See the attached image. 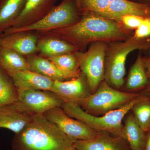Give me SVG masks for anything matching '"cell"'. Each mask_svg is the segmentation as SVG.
I'll use <instances>...</instances> for the list:
<instances>
[{
  "label": "cell",
  "instance_id": "cell-27",
  "mask_svg": "<svg viewBox=\"0 0 150 150\" xmlns=\"http://www.w3.org/2000/svg\"><path fill=\"white\" fill-rule=\"evenodd\" d=\"M145 18L134 15H127L122 17L120 21L128 29H136L139 26Z\"/></svg>",
  "mask_w": 150,
  "mask_h": 150
},
{
  "label": "cell",
  "instance_id": "cell-19",
  "mask_svg": "<svg viewBox=\"0 0 150 150\" xmlns=\"http://www.w3.org/2000/svg\"><path fill=\"white\" fill-rule=\"evenodd\" d=\"M38 50L47 58L62 54L73 53L76 48L65 40L55 37L45 38L38 40Z\"/></svg>",
  "mask_w": 150,
  "mask_h": 150
},
{
  "label": "cell",
  "instance_id": "cell-11",
  "mask_svg": "<svg viewBox=\"0 0 150 150\" xmlns=\"http://www.w3.org/2000/svg\"><path fill=\"white\" fill-rule=\"evenodd\" d=\"M51 92L64 103L77 104L91 93L86 80L82 74L70 81H54Z\"/></svg>",
  "mask_w": 150,
  "mask_h": 150
},
{
  "label": "cell",
  "instance_id": "cell-29",
  "mask_svg": "<svg viewBox=\"0 0 150 150\" xmlns=\"http://www.w3.org/2000/svg\"><path fill=\"white\" fill-rule=\"evenodd\" d=\"M148 133V134L147 135L146 142L144 150H150V130Z\"/></svg>",
  "mask_w": 150,
  "mask_h": 150
},
{
  "label": "cell",
  "instance_id": "cell-17",
  "mask_svg": "<svg viewBox=\"0 0 150 150\" xmlns=\"http://www.w3.org/2000/svg\"><path fill=\"white\" fill-rule=\"evenodd\" d=\"M26 60L30 70L53 81L73 79L47 58L32 55L27 57Z\"/></svg>",
  "mask_w": 150,
  "mask_h": 150
},
{
  "label": "cell",
  "instance_id": "cell-23",
  "mask_svg": "<svg viewBox=\"0 0 150 150\" xmlns=\"http://www.w3.org/2000/svg\"><path fill=\"white\" fill-rule=\"evenodd\" d=\"M47 59L73 79L81 74L79 60L72 53L62 54Z\"/></svg>",
  "mask_w": 150,
  "mask_h": 150
},
{
  "label": "cell",
  "instance_id": "cell-15",
  "mask_svg": "<svg viewBox=\"0 0 150 150\" xmlns=\"http://www.w3.org/2000/svg\"><path fill=\"white\" fill-rule=\"evenodd\" d=\"M10 76L17 89L26 88L51 91L54 81L30 70L19 71Z\"/></svg>",
  "mask_w": 150,
  "mask_h": 150
},
{
  "label": "cell",
  "instance_id": "cell-20",
  "mask_svg": "<svg viewBox=\"0 0 150 150\" xmlns=\"http://www.w3.org/2000/svg\"><path fill=\"white\" fill-rule=\"evenodd\" d=\"M26 0H0V34L11 27L24 7Z\"/></svg>",
  "mask_w": 150,
  "mask_h": 150
},
{
  "label": "cell",
  "instance_id": "cell-18",
  "mask_svg": "<svg viewBox=\"0 0 150 150\" xmlns=\"http://www.w3.org/2000/svg\"><path fill=\"white\" fill-rule=\"evenodd\" d=\"M146 133L137 124L133 114H128L124 121L121 137L126 140L131 150H144Z\"/></svg>",
  "mask_w": 150,
  "mask_h": 150
},
{
  "label": "cell",
  "instance_id": "cell-21",
  "mask_svg": "<svg viewBox=\"0 0 150 150\" xmlns=\"http://www.w3.org/2000/svg\"><path fill=\"white\" fill-rule=\"evenodd\" d=\"M13 50L0 46V67L10 76L19 71L29 69L26 59Z\"/></svg>",
  "mask_w": 150,
  "mask_h": 150
},
{
  "label": "cell",
  "instance_id": "cell-12",
  "mask_svg": "<svg viewBox=\"0 0 150 150\" xmlns=\"http://www.w3.org/2000/svg\"><path fill=\"white\" fill-rule=\"evenodd\" d=\"M58 0H26L24 7L11 27L27 26L42 18L48 13Z\"/></svg>",
  "mask_w": 150,
  "mask_h": 150
},
{
  "label": "cell",
  "instance_id": "cell-32",
  "mask_svg": "<svg viewBox=\"0 0 150 150\" xmlns=\"http://www.w3.org/2000/svg\"><path fill=\"white\" fill-rule=\"evenodd\" d=\"M141 3L146 4L150 5V0H140Z\"/></svg>",
  "mask_w": 150,
  "mask_h": 150
},
{
  "label": "cell",
  "instance_id": "cell-8",
  "mask_svg": "<svg viewBox=\"0 0 150 150\" xmlns=\"http://www.w3.org/2000/svg\"><path fill=\"white\" fill-rule=\"evenodd\" d=\"M107 43H93L78 60L80 69L86 80L91 93L95 92L100 84L104 80Z\"/></svg>",
  "mask_w": 150,
  "mask_h": 150
},
{
  "label": "cell",
  "instance_id": "cell-9",
  "mask_svg": "<svg viewBox=\"0 0 150 150\" xmlns=\"http://www.w3.org/2000/svg\"><path fill=\"white\" fill-rule=\"evenodd\" d=\"M18 98L13 104L18 110L33 116L55 107H62L63 101L53 92L30 89H17Z\"/></svg>",
  "mask_w": 150,
  "mask_h": 150
},
{
  "label": "cell",
  "instance_id": "cell-4",
  "mask_svg": "<svg viewBox=\"0 0 150 150\" xmlns=\"http://www.w3.org/2000/svg\"><path fill=\"white\" fill-rule=\"evenodd\" d=\"M111 43L106 51L104 80L112 87L118 89L124 83L127 56L135 50H147L150 47V39H137L132 36L123 42Z\"/></svg>",
  "mask_w": 150,
  "mask_h": 150
},
{
  "label": "cell",
  "instance_id": "cell-28",
  "mask_svg": "<svg viewBox=\"0 0 150 150\" xmlns=\"http://www.w3.org/2000/svg\"><path fill=\"white\" fill-rule=\"evenodd\" d=\"M145 70L150 82V56L142 57Z\"/></svg>",
  "mask_w": 150,
  "mask_h": 150
},
{
  "label": "cell",
  "instance_id": "cell-7",
  "mask_svg": "<svg viewBox=\"0 0 150 150\" xmlns=\"http://www.w3.org/2000/svg\"><path fill=\"white\" fill-rule=\"evenodd\" d=\"M78 9L75 0H64L36 22L19 28H9L2 34L28 32L32 30L44 32L69 26L79 21Z\"/></svg>",
  "mask_w": 150,
  "mask_h": 150
},
{
  "label": "cell",
  "instance_id": "cell-16",
  "mask_svg": "<svg viewBox=\"0 0 150 150\" xmlns=\"http://www.w3.org/2000/svg\"><path fill=\"white\" fill-rule=\"evenodd\" d=\"M33 116L18 110L13 103L0 107V128L17 134L27 126Z\"/></svg>",
  "mask_w": 150,
  "mask_h": 150
},
{
  "label": "cell",
  "instance_id": "cell-33",
  "mask_svg": "<svg viewBox=\"0 0 150 150\" xmlns=\"http://www.w3.org/2000/svg\"><path fill=\"white\" fill-rule=\"evenodd\" d=\"M145 52H146V54L147 56H150V47L149 49H147V50H146V51H144Z\"/></svg>",
  "mask_w": 150,
  "mask_h": 150
},
{
  "label": "cell",
  "instance_id": "cell-3",
  "mask_svg": "<svg viewBox=\"0 0 150 150\" xmlns=\"http://www.w3.org/2000/svg\"><path fill=\"white\" fill-rule=\"evenodd\" d=\"M149 98V95L143 93L120 108L98 116L86 112L74 103H64L62 108L70 117L82 121L92 129L98 131H105L113 136L121 137L123 118L135 104Z\"/></svg>",
  "mask_w": 150,
  "mask_h": 150
},
{
  "label": "cell",
  "instance_id": "cell-14",
  "mask_svg": "<svg viewBox=\"0 0 150 150\" xmlns=\"http://www.w3.org/2000/svg\"><path fill=\"white\" fill-rule=\"evenodd\" d=\"M38 37L27 32L0 34V46L13 50L22 56H30L38 51Z\"/></svg>",
  "mask_w": 150,
  "mask_h": 150
},
{
  "label": "cell",
  "instance_id": "cell-34",
  "mask_svg": "<svg viewBox=\"0 0 150 150\" xmlns=\"http://www.w3.org/2000/svg\"><path fill=\"white\" fill-rule=\"evenodd\" d=\"M67 150H77L73 146H72L71 147L69 148V149Z\"/></svg>",
  "mask_w": 150,
  "mask_h": 150
},
{
  "label": "cell",
  "instance_id": "cell-1",
  "mask_svg": "<svg viewBox=\"0 0 150 150\" xmlns=\"http://www.w3.org/2000/svg\"><path fill=\"white\" fill-rule=\"evenodd\" d=\"M69 42L76 49L90 43L126 40L129 33L117 21L96 15H87L69 26L43 32Z\"/></svg>",
  "mask_w": 150,
  "mask_h": 150
},
{
  "label": "cell",
  "instance_id": "cell-5",
  "mask_svg": "<svg viewBox=\"0 0 150 150\" xmlns=\"http://www.w3.org/2000/svg\"><path fill=\"white\" fill-rule=\"evenodd\" d=\"M142 93L120 91L103 80L95 92L90 94L78 104L88 113L101 116L120 108Z\"/></svg>",
  "mask_w": 150,
  "mask_h": 150
},
{
  "label": "cell",
  "instance_id": "cell-25",
  "mask_svg": "<svg viewBox=\"0 0 150 150\" xmlns=\"http://www.w3.org/2000/svg\"><path fill=\"white\" fill-rule=\"evenodd\" d=\"M131 110L137 124L148 133L150 130V98L135 104Z\"/></svg>",
  "mask_w": 150,
  "mask_h": 150
},
{
  "label": "cell",
  "instance_id": "cell-30",
  "mask_svg": "<svg viewBox=\"0 0 150 150\" xmlns=\"http://www.w3.org/2000/svg\"><path fill=\"white\" fill-rule=\"evenodd\" d=\"M144 92L147 94L148 95H149L150 97V82L149 84L146 87V89Z\"/></svg>",
  "mask_w": 150,
  "mask_h": 150
},
{
  "label": "cell",
  "instance_id": "cell-10",
  "mask_svg": "<svg viewBox=\"0 0 150 150\" xmlns=\"http://www.w3.org/2000/svg\"><path fill=\"white\" fill-rule=\"evenodd\" d=\"M43 115L65 134L76 140L91 139L99 132L82 121L70 117L60 106L53 108Z\"/></svg>",
  "mask_w": 150,
  "mask_h": 150
},
{
  "label": "cell",
  "instance_id": "cell-2",
  "mask_svg": "<svg viewBox=\"0 0 150 150\" xmlns=\"http://www.w3.org/2000/svg\"><path fill=\"white\" fill-rule=\"evenodd\" d=\"M76 140L65 134L42 114L33 116L23 130L15 134L12 150H67Z\"/></svg>",
  "mask_w": 150,
  "mask_h": 150
},
{
  "label": "cell",
  "instance_id": "cell-24",
  "mask_svg": "<svg viewBox=\"0 0 150 150\" xmlns=\"http://www.w3.org/2000/svg\"><path fill=\"white\" fill-rule=\"evenodd\" d=\"M17 89L9 76L0 67V107L16 101Z\"/></svg>",
  "mask_w": 150,
  "mask_h": 150
},
{
  "label": "cell",
  "instance_id": "cell-13",
  "mask_svg": "<svg viewBox=\"0 0 150 150\" xmlns=\"http://www.w3.org/2000/svg\"><path fill=\"white\" fill-rule=\"evenodd\" d=\"M73 146L77 150H131L126 140L105 131L91 140H76Z\"/></svg>",
  "mask_w": 150,
  "mask_h": 150
},
{
  "label": "cell",
  "instance_id": "cell-6",
  "mask_svg": "<svg viewBox=\"0 0 150 150\" xmlns=\"http://www.w3.org/2000/svg\"><path fill=\"white\" fill-rule=\"evenodd\" d=\"M80 9L116 21L127 15L150 17V5L129 0H81Z\"/></svg>",
  "mask_w": 150,
  "mask_h": 150
},
{
  "label": "cell",
  "instance_id": "cell-26",
  "mask_svg": "<svg viewBox=\"0 0 150 150\" xmlns=\"http://www.w3.org/2000/svg\"><path fill=\"white\" fill-rule=\"evenodd\" d=\"M134 37L137 39H150V17H145L135 31Z\"/></svg>",
  "mask_w": 150,
  "mask_h": 150
},
{
  "label": "cell",
  "instance_id": "cell-31",
  "mask_svg": "<svg viewBox=\"0 0 150 150\" xmlns=\"http://www.w3.org/2000/svg\"><path fill=\"white\" fill-rule=\"evenodd\" d=\"M81 1V0H75V1H76V4L77 6V7L78 8H79V9H80Z\"/></svg>",
  "mask_w": 150,
  "mask_h": 150
},
{
  "label": "cell",
  "instance_id": "cell-22",
  "mask_svg": "<svg viewBox=\"0 0 150 150\" xmlns=\"http://www.w3.org/2000/svg\"><path fill=\"white\" fill-rule=\"evenodd\" d=\"M150 83L142 56L139 55L129 71L126 88L129 90H136L146 87Z\"/></svg>",
  "mask_w": 150,
  "mask_h": 150
}]
</instances>
